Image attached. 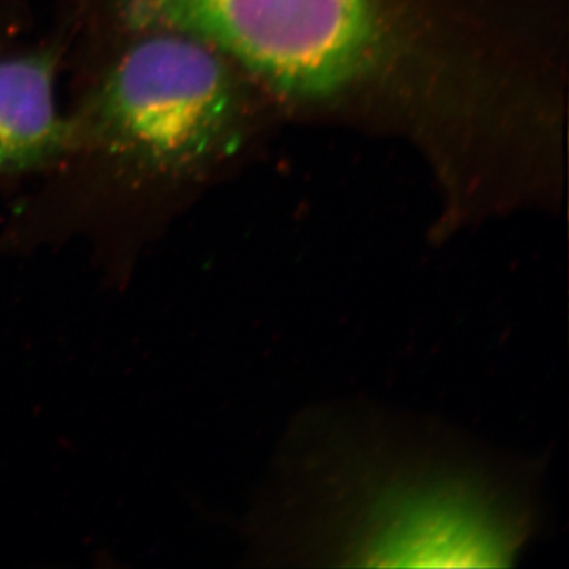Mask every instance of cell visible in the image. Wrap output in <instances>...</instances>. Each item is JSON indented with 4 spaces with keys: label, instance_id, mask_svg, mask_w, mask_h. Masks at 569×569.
<instances>
[{
    "label": "cell",
    "instance_id": "obj_3",
    "mask_svg": "<svg viewBox=\"0 0 569 569\" xmlns=\"http://www.w3.org/2000/svg\"><path fill=\"white\" fill-rule=\"evenodd\" d=\"M233 108V84L217 51L193 37L160 31L122 56L88 127L111 151L179 170L216 151Z\"/></svg>",
    "mask_w": 569,
    "mask_h": 569
},
{
    "label": "cell",
    "instance_id": "obj_4",
    "mask_svg": "<svg viewBox=\"0 0 569 569\" xmlns=\"http://www.w3.org/2000/svg\"><path fill=\"white\" fill-rule=\"evenodd\" d=\"M73 138L47 56L0 59V176L51 162Z\"/></svg>",
    "mask_w": 569,
    "mask_h": 569
},
{
    "label": "cell",
    "instance_id": "obj_2",
    "mask_svg": "<svg viewBox=\"0 0 569 569\" xmlns=\"http://www.w3.org/2000/svg\"><path fill=\"white\" fill-rule=\"evenodd\" d=\"M133 24L193 37L276 89L328 96L365 69L377 43L370 0H122Z\"/></svg>",
    "mask_w": 569,
    "mask_h": 569
},
{
    "label": "cell",
    "instance_id": "obj_1",
    "mask_svg": "<svg viewBox=\"0 0 569 569\" xmlns=\"http://www.w3.org/2000/svg\"><path fill=\"white\" fill-rule=\"evenodd\" d=\"M538 527L530 468L430 422L328 410L295 427L258 546L288 563L508 567Z\"/></svg>",
    "mask_w": 569,
    "mask_h": 569
}]
</instances>
